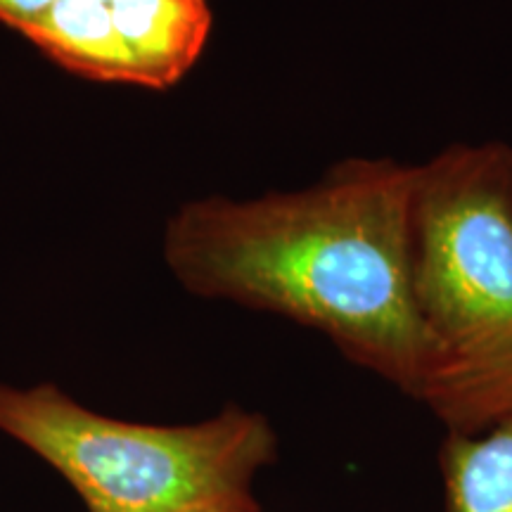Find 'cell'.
Instances as JSON below:
<instances>
[{"label": "cell", "mask_w": 512, "mask_h": 512, "mask_svg": "<svg viewBox=\"0 0 512 512\" xmlns=\"http://www.w3.org/2000/svg\"><path fill=\"white\" fill-rule=\"evenodd\" d=\"M0 434L60 472L88 512H259L254 479L278 451L266 415L245 408L143 425L91 411L57 384L0 382Z\"/></svg>", "instance_id": "cell-3"}, {"label": "cell", "mask_w": 512, "mask_h": 512, "mask_svg": "<svg viewBox=\"0 0 512 512\" xmlns=\"http://www.w3.org/2000/svg\"><path fill=\"white\" fill-rule=\"evenodd\" d=\"M100 3H110V0H100Z\"/></svg>", "instance_id": "cell-8"}, {"label": "cell", "mask_w": 512, "mask_h": 512, "mask_svg": "<svg viewBox=\"0 0 512 512\" xmlns=\"http://www.w3.org/2000/svg\"><path fill=\"white\" fill-rule=\"evenodd\" d=\"M114 27L136 64V86L166 91L200 60L211 36L209 0H110Z\"/></svg>", "instance_id": "cell-4"}, {"label": "cell", "mask_w": 512, "mask_h": 512, "mask_svg": "<svg viewBox=\"0 0 512 512\" xmlns=\"http://www.w3.org/2000/svg\"><path fill=\"white\" fill-rule=\"evenodd\" d=\"M446 512H512V413L441 448Z\"/></svg>", "instance_id": "cell-6"}, {"label": "cell", "mask_w": 512, "mask_h": 512, "mask_svg": "<svg viewBox=\"0 0 512 512\" xmlns=\"http://www.w3.org/2000/svg\"><path fill=\"white\" fill-rule=\"evenodd\" d=\"M27 38L43 55L76 76L136 86V64L114 27L110 3L55 0Z\"/></svg>", "instance_id": "cell-5"}, {"label": "cell", "mask_w": 512, "mask_h": 512, "mask_svg": "<svg viewBox=\"0 0 512 512\" xmlns=\"http://www.w3.org/2000/svg\"><path fill=\"white\" fill-rule=\"evenodd\" d=\"M411 292L448 432L512 413V147L448 145L415 166Z\"/></svg>", "instance_id": "cell-2"}, {"label": "cell", "mask_w": 512, "mask_h": 512, "mask_svg": "<svg viewBox=\"0 0 512 512\" xmlns=\"http://www.w3.org/2000/svg\"><path fill=\"white\" fill-rule=\"evenodd\" d=\"M415 166L344 159L318 183L185 202L164 261L185 290L323 332L356 366L425 401L432 358L411 292Z\"/></svg>", "instance_id": "cell-1"}, {"label": "cell", "mask_w": 512, "mask_h": 512, "mask_svg": "<svg viewBox=\"0 0 512 512\" xmlns=\"http://www.w3.org/2000/svg\"><path fill=\"white\" fill-rule=\"evenodd\" d=\"M53 3L55 0H0V24L29 36L53 8Z\"/></svg>", "instance_id": "cell-7"}]
</instances>
